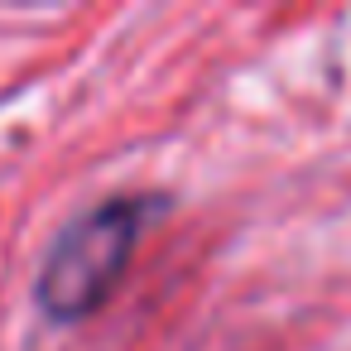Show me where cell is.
Segmentation results:
<instances>
[{
	"mask_svg": "<svg viewBox=\"0 0 351 351\" xmlns=\"http://www.w3.org/2000/svg\"><path fill=\"white\" fill-rule=\"evenodd\" d=\"M140 217H145V207L135 197H116L58 236V245L49 250L44 274H39V303L49 317L68 322V317H87L92 308H101V298L116 289V279L135 250Z\"/></svg>",
	"mask_w": 351,
	"mask_h": 351,
	"instance_id": "1",
	"label": "cell"
}]
</instances>
